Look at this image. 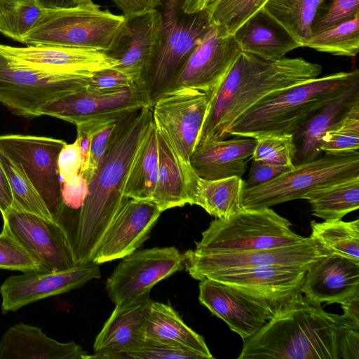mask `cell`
I'll return each mask as SVG.
<instances>
[{"instance_id":"cell-1","label":"cell","mask_w":359,"mask_h":359,"mask_svg":"<svg viewBox=\"0 0 359 359\" xmlns=\"http://www.w3.org/2000/svg\"><path fill=\"white\" fill-rule=\"evenodd\" d=\"M322 67L302 57L266 60L241 52L228 73L208 97V105L195 149L228 136L233 122L263 98L316 79Z\"/></svg>"},{"instance_id":"cell-2","label":"cell","mask_w":359,"mask_h":359,"mask_svg":"<svg viewBox=\"0 0 359 359\" xmlns=\"http://www.w3.org/2000/svg\"><path fill=\"white\" fill-rule=\"evenodd\" d=\"M151 120L149 107L126 116L88 182V194L81 212L77 264L93 261L100 241L126 198L123 191L128 174Z\"/></svg>"},{"instance_id":"cell-3","label":"cell","mask_w":359,"mask_h":359,"mask_svg":"<svg viewBox=\"0 0 359 359\" xmlns=\"http://www.w3.org/2000/svg\"><path fill=\"white\" fill-rule=\"evenodd\" d=\"M238 359H340L334 313L302 295L243 340Z\"/></svg>"},{"instance_id":"cell-4","label":"cell","mask_w":359,"mask_h":359,"mask_svg":"<svg viewBox=\"0 0 359 359\" xmlns=\"http://www.w3.org/2000/svg\"><path fill=\"white\" fill-rule=\"evenodd\" d=\"M359 81V70L341 72L277 91L257 102L231 125L228 135H294L331 100Z\"/></svg>"},{"instance_id":"cell-5","label":"cell","mask_w":359,"mask_h":359,"mask_svg":"<svg viewBox=\"0 0 359 359\" xmlns=\"http://www.w3.org/2000/svg\"><path fill=\"white\" fill-rule=\"evenodd\" d=\"M291 223L270 208L245 209L217 218L196 243L198 253L238 252L293 245L307 239L294 233Z\"/></svg>"},{"instance_id":"cell-6","label":"cell","mask_w":359,"mask_h":359,"mask_svg":"<svg viewBox=\"0 0 359 359\" xmlns=\"http://www.w3.org/2000/svg\"><path fill=\"white\" fill-rule=\"evenodd\" d=\"M359 176V152L325 154L294 165L261 185L243 189L245 209H261L296 199L310 192Z\"/></svg>"},{"instance_id":"cell-7","label":"cell","mask_w":359,"mask_h":359,"mask_svg":"<svg viewBox=\"0 0 359 359\" xmlns=\"http://www.w3.org/2000/svg\"><path fill=\"white\" fill-rule=\"evenodd\" d=\"M124 21L123 15L101 10L95 4L69 9L46 10L23 39L22 43L86 48L106 53Z\"/></svg>"},{"instance_id":"cell-8","label":"cell","mask_w":359,"mask_h":359,"mask_svg":"<svg viewBox=\"0 0 359 359\" xmlns=\"http://www.w3.org/2000/svg\"><path fill=\"white\" fill-rule=\"evenodd\" d=\"M212 24L208 9L180 14L162 36L143 74L144 90L149 107L167 92L187 60L203 40Z\"/></svg>"},{"instance_id":"cell-9","label":"cell","mask_w":359,"mask_h":359,"mask_svg":"<svg viewBox=\"0 0 359 359\" xmlns=\"http://www.w3.org/2000/svg\"><path fill=\"white\" fill-rule=\"evenodd\" d=\"M91 76L48 74L11 61L0 53V103L25 118L57 97L83 89Z\"/></svg>"},{"instance_id":"cell-10","label":"cell","mask_w":359,"mask_h":359,"mask_svg":"<svg viewBox=\"0 0 359 359\" xmlns=\"http://www.w3.org/2000/svg\"><path fill=\"white\" fill-rule=\"evenodd\" d=\"M330 252L311 237L300 243L279 248L221 253L183 254L184 267L194 279L202 280L214 274L236 269L285 266L309 269Z\"/></svg>"},{"instance_id":"cell-11","label":"cell","mask_w":359,"mask_h":359,"mask_svg":"<svg viewBox=\"0 0 359 359\" xmlns=\"http://www.w3.org/2000/svg\"><path fill=\"white\" fill-rule=\"evenodd\" d=\"M208 105L204 92L180 88L163 94L151 107L152 119L181 162L191 166Z\"/></svg>"},{"instance_id":"cell-12","label":"cell","mask_w":359,"mask_h":359,"mask_svg":"<svg viewBox=\"0 0 359 359\" xmlns=\"http://www.w3.org/2000/svg\"><path fill=\"white\" fill-rule=\"evenodd\" d=\"M66 143L48 137L0 135V151L22 170L45 203L52 220L61 202L57 161Z\"/></svg>"},{"instance_id":"cell-13","label":"cell","mask_w":359,"mask_h":359,"mask_svg":"<svg viewBox=\"0 0 359 359\" xmlns=\"http://www.w3.org/2000/svg\"><path fill=\"white\" fill-rule=\"evenodd\" d=\"M307 269L268 266L220 272L207 278L231 286L251 297L276 318L303 295Z\"/></svg>"},{"instance_id":"cell-14","label":"cell","mask_w":359,"mask_h":359,"mask_svg":"<svg viewBox=\"0 0 359 359\" xmlns=\"http://www.w3.org/2000/svg\"><path fill=\"white\" fill-rule=\"evenodd\" d=\"M183 268V255L174 247L136 250L122 258L106 290L115 306L125 304Z\"/></svg>"},{"instance_id":"cell-15","label":"cell","mask_w":359,"mask_h":359,"mask_svg":"<svg viewBox=\"0 0 359 359\" xmlns=\"http://www.w3.org/2000/svg\"><path fill=\"white\" fill-rule=\"evenodd\" d=\"M4 224L44 271H60L77 265L62 229L49 219L11 207L1 214Z\"/></svg>"},{"instance_id":"cell-16","label":"cell","mask_w":359,"mask_h":359,"mask_svg":"<svg viewBox=\"0 0 359 359\" xmlns=\"http://www.w3.org/2000/svg\"><path fill=\"white\" fill-rule=\"evenodd\" d=\"M241 52L232 34L212 25L177 73L168 90L190 88L204 92L209 97Z\"/></svg>"},{"instance_id":"cell-17","label":"cell","mask_w":359,"mask_h":359,"mask_svg":"<svg viewBox=\"0 0 359 359\" xmlns=\"http://www.w3.org/2000/svg\"><path fill=\"white\" fill-rule=\"evenodd\" d=\"M100 278V267L93 262L65 271H30L11 276L0 287L2 313L16 311L25 305L69 292Z\"/></svg>"},{"instance_id":"cell-18","label":"cell","mask_w":359,"mask_h":359,"mask_svg":"<svg viewBox=\"0 0 359 359\" xmlns=\"http://www.w3.org/2000/svg\"><path fill=\"white\" fill-rule=\"evenodd\" d=\"M162 212L152 200L125 198L100 241L92 262L100 264L136 251L149 238Z\"/></svg>"},{"instance_id":"cell-19","label":"cell","mask_w":359,"mask_h":359,"mask_svg":"<svg viewBox=\"0 0 359 359\" xmlns=\"http://www.w3.org/2000/svg\"><path fill=\"white\" fill-rule=\"evenodd\" d=\"M144 107L149 105L144 90L139 86L112 93H90L84 88L50 100L38 114L76 126L97 118L126 116Z\"/></svg>"},{"instance_id":"cell-20","label":"cell","mask_w":359,"mask_h":359,"mask_svg":"<svg viewBox=\"0 0 359 359\" xmlns=\"http://www.w3.org/2000/svg\"><path fill=\"white\" fill-rule=\"evenodd\" d=\"M0 53L20 65L48 74L92 76L116 67V60L92 48L35 45L14 47L0 43Z\"/></svg>"},{"instance_id":"cell-21","label":"cell","mask_w":359,"mask_h":359,"mask_svg":"<svg viewBox=\"0 0 359 359\" xmlns=\"http://www.w3.org/2000/svg\"><path fill=\"white\" fill-rule=\"evenodd\" d=\"M162 32L163 15L156 9L125 18L111 48L105 53L117 62L115 69L143 90V74L159 45Z\"/></svg>"},{"instance_id":"cell-22","label":"cell","mask_w":359,"mask_h":359,"mask_svg":"<svg viewBox=\"0 0 359 359\" xmlns=\"http://www.w3.org/2000/svg\"><path fill=\"white\" fill-rule=\"evenodd\" d=\"M198 300L224 321L243 340L259 331L273 316L248 294L222 283L205 278L199 283Z\"/></svg>"},{"instance_id":"cell-23","label":"cell","mask_w":359,"mask_h":359,"mask_svg":"<svg viewBox=\"0 0 359 359\" xmlns=\"http://www.w3.org/2000/svg\"><path fill=\"white\" fill-rule=\"evenodd\" d=\"M151 302L147 292L125 304L115 306L96 337L91 358L108 359L114 353L141 346L146 339L144 327Z\"/></svg>"},{"instance_id":"cell-24","label":"cell","mask_w":359,"mask_h":359,"mask_svg":"<svg viewBox=\"0 0 359 359\" xmlns=\"http://www.w3.org/2000/svg\"><path fill=\"white\" fill-rule=\"evenodd\" d=\"M301 290L318 303L341 304L359 291V262L330 253L307 270Z\"/></svg>"},{"instance_id":"cell-25","label":"cell","mask_w":359,"mask_h":359,"mask_svg":"<svg viewBox=\"0 0 359 359\" xmlns=\"http://www.w3.org/2000/svg\"><path fill=\"white\" fill-rule=\"evenodd\" d=\"M88 358L91 355L75 342H59L41 328L22 323L8 327L0 339V359Z\"/></svg>"},{"instance_id":"cell-26","label":"cell","mask_w":359,"mask_h":359,"mask_svg":"<svg viewBox=\"0 0 359 359\" xmlns=\"http://www.w3.org/2000/svg\"><path fill=\"white\" fill-rule=\"evenodd\" d=\"M158 167L151 200L162 212L189 203L194 205L198 177L190 166L183 164L158 131Z\"/></svg>"},{"instance_id":"cell-27","label":"cell","mask_w":359,"mask_h":359,"mask_svg":"<svg viewBox=\"0 0 359 359\" xmlns=\"http://www.w3.org/2000/svg\"><path fill=\"white\" fill-rule=\"evenodd\" d=\"M255 145L250 137L215 142L195 149L190 165L198 177L206 180L242 177Z\"/></svg>"},{"instance_id":"cell-28","label":"cell","mask_w":359,"mask_h":359,"mask_svg":"<svg viewBox=\"0 0 359 359\" xmlns=\"http://www.w3.org/2000/svg\"><path fill=\"white\" fill-rule=\"evenodd\" d=\"M240 50L266 60L285 57L299 43L262 8L232 34Z\"/></svg>"},{"instance_id":"cell-29","label":"cell","mask_w":359,"mask_h":359,"mask_svg":"<svg viewBox=\"0 0 359 359\" xmlns=\"http://www.w3.org/2000/svg\"><path fill=\"white\" fill-rule=\"evenodd\" d=\"M358 103L359 81L350 86L313 116L294 135V140H299L294 165L320 157L323 152L321 144L323 135Z\"/></svg>"},{"instance_id":"cell-30","label":"cell","mask_w":359,"mask_h":359,"mask_svg":"<svg viewBox=\"0 0 359 359\" xmlns=\"http://www.w3.org/2000/svg\"><path fill=\"white\" fill-rule=\"evenodd\" d=\"M146 339L179 346L213 358L202 336L194 332L168 304L151 302L144 327Z\"/></svg>"},{"instance_id":"cell-31","label":"cell","mask_w":359,"mask_h":359,"mask_svg":"<svg viewBox=\"0 0 359 359\" xmlns=\"http://www.w3.org/2000/svg\"><path fill=\"white\" fill-rule=\"evenodd\" d=\"M158 167V132L152 119L142 135L132 161L124 187V196L151 200Z\"/></svg>"},{"instance_id":"cell-32","label":"cell","mask_w":359,"mask_h":359,"mask_svg":"<svg viewBox=\"0 0 359 359\" xmlns=\"http://www.w3.org/2000/svg\"><path fill=\"white\" fill-rule=\"evenodd\" d=\"M245 182L242 177L216 180L198 178L194 205L203 208L216 218H227L242 210Z\"/></svg>"},{"instance_id":"cell-33","label":"cell","mask_w":359,"mask_h":359,"mask_svg":"<svg viewBox=\"0 0 359 359\" xmlns=\"http://www.w3.org/2000/svg\"><path fill=\"white\" fill-rule=\"evenodd\" d=\"M323 0H267L262 9L304 47Z\"/></svg>"},{"instance_id":"cell-34","label":"cell","mask_w":359,"mask_h":359,"mask_svg":"<svg viewBox=\"0 0 359 359\" xmlns=\"http://www.w3.org/2000/svg\"><path fill=\"white\" fill-rule=\"evenodd\" d=\"M304 199L314 216L325 221L341 219L359 208V176L316 189Z\"/></svg>"},{"instance_id":"cell-35","label":"cell","mask_w":359,"mask_h":359,"mask_svg":"<svg viewBox=\"0 0 359 359\" xmlns=\"http://www.w3.org/2000/svg\"><path fill=\"white\" fill-rule=\"evenodd\" d=\"M310 237L330 253L359 262V219L311 222Z\"/></svg>"},{"instance_id":"cell-36","label":"cell","mask_w":359,"mask_h":359,"mask_svg":"<svg viewBox=\"0 0 359 359\" xmlns=\"http://www.w3.org/2000/svg\"><path fill=\"white\" fill-rule=\"evenodd\" d=\"M46 10L36 0H0V33L22 43Z\"/></svg>"},{"instance_id":"cell-37","label":"cell","mask_w":359,"mask_h":359,"mask_svg":"<svg viewBox=\"0 0 359 359\" xmlns=\"http://www.w3.org/2000/svg\"><path fill=\"white\" fill-rule=\"evenodd\" d=\"M0 163L6 176L12 194L11 207L52 219L45 203L22 170L1 151Z\"/></svg>"},{"instance_id":"cell-38","label":"cell","mask_w":359,"mask_h":359,"mask_svg":"<svg viewBox=\"0 0 359 359\" xmlns=\"http://www.w3.org/2000/svg\"><path fill=\"white\" fill-rule=\"evenodd\" d=\"M304 47L335 55L356 56L359 50V16L313 35Z\"/></svg>"},{"instance_id":"cell-39","label":"cell","mask_w":359,"mask_h":359,"mask_svg":"<svg viewBox=\"0 0 359 359\" xmlns=\"http://www.w3.org/2000/svg\"><path fill=\"white\" fill-rule=\"evenodd\" d=\"M256 145L252 159L273 165L294 168L297 145L292 134L261 135L254 137Z\"/></svg>"},{"instance_id":"cell-40","label":"cell","mask_w":359,"mask_h":359,"mask_svg":"<svg viewBox=\"0 0 359 359\" xmlns=\"http://www.w3.org/2000/svg\"><path fill=\"white\" fill-rule=\"evenodd\" d=\"M267 0H216L208 8L212 25L233 34L250 17L263 7Z\"/></svg>"},{"instance_id":"cell-41","label":"cell","mask_w":359,"mask_h":359,"mask_svg":"<svg viewBox=\"0 0 359 359\" xmlns=\"http://www.w3.org/2000/svg\"><path fill=\"white\" fill-rule=\"evenodd\" d=\"M359 149V103L329 130L322 138L325 154H346Z\"/></svg>"},{"instance_id":"cell-42","label":"cell","mask_w":359,"mask_h":359,"mask_svg":"<svg viewBox=\"0 0 359 359\" xmlns=\"http://www.w3.org/2000/svg\"><path fill=\"white\" fill-rule=\"evenodd\" d=\"M0 269L23 273L44 271L4 225L0 233Z\"/></svg>"},{"instance_id":"cell-43","label":"cell","mask_w":359,"mask_h":359,"mask_svg":"<svg viewBox=\"0 0 359 359\" xmlns=\"http://www.w3.org/2000/svg\"><path fill=\"white\" fill-rule=\"evenodd\" d=\"M201 354L185 348L158 341L145 339L139 348L114 353L108 359H199Z\"/></svg>"},{"instance_id":"cell-44","label":"cell","mask_w":359,"mask_h":359,"mask_svg":"<svg viewBox=\"0 0 359 359\" xmlns=\"http://www.w3.org/2000/svg\"><path fill=\"white\" fill-rule=\"evenodd\" d=\"M357 16L359 0H323L312 25V34H320Z\"/></svg>"},{"instance_id":"cell-45","label":"cell","mask_w":359,"mask_h":359,"mask_svg":"<svg viewBox=\"0 0 359 359\" xmlns=\"http://www.w3.org/2000/svg\"><path fill=\"white\" fill-rule=\"evenodd\" d=\"M133 86H139L126 74L111 67L94 72L86 86V90L95 93H112Z\"/></svg>"},{"instance_id":"cell-46","label":"cell","mask_w":359,"mask_h":359,"mask_svg":"<svg viewBox=\"0 0 359 359\" xmlns=\"http://www.w3.org/2000/svg\"><path fill=\"white\" fill-rule=\"evenodd\" d=\"M127 116L119 117L111 121L94 134L90 143L89 158L86 168L80 174L87 182L90 181L94 174L109 142L116 133L121 121Z\"/></svg>"},{"instance_id":"cell-47","label":"cell","mask_w":359,"mask_h":359,"mask_svg":"<svg viewBox=\"0 0 359 359\" xmlns=\"http://www.w3.org/2000/svg\"><path fill=\"white\" fill-rule=\"evenodd\" d=\"M340 359H359V323L335 314Z\"/></svg>"},{"instance_id":"cell-48","label":"cell","mask_w":359,"mask_h":359,"mask_svg":"<svg viewBox=\"0 0 359 359\" xmlns=\"http://www.w3.org/2000/svg\"><path fill=\"white\" fill-rule=\"evenodd\" d=\"M61 182L67 181L80 173L82 166L81 149L76 140L72 144L66 143L61 149L57 161Z\"/></svg>"},{"instance_id":"cell-49","label":"cell","mask_w":359,"mask_h":359,"mask_svg":"<svg viewBox=\"0 0 359 359\" xmlns=\"http://www.w3.org/2000/svg\"><path fill=\"white\" fill-rule=\"evenodd\" d=\"M290 169L252 160L245 189L266 183Z\"/></svg>"},{"instance_id":"cell-50","label":"cell","mask_w":359,"mask_h":359,"mask_svg":"<svg viewBox=\"0 0 359 359\" xmlns=\"http://www.w3.org/2000/svg\"><path fill=\"white\" fill-rule=\"evenodd\" d=\"M125 18L139 15L161 6V0H111Z\"/></svg>"},{"instance_id":"cell-51","label":"cell","mask_w":359,"mask_h":359,"mask_svg":"<svg viewBox=\"0 0 359 359\" xmlns=\"http://www.w3.org/2000/svg\"><path fill=\"white\" fill-rule=\"evenodd\" d=\"M187 0H161L164 10L163 15V27L170 25L183 11V6Z\"/></svg>"},{"instance_id":"cell-52","label":"cell","mask_w":359,"mask_h":359,"mask_svg":"<svg viewBox=\"0 0 359 359\" xmlns=\"http://www.w3.org/2000/svg\"><path fill=\"white\" fill-rule=\"evenodd\" d=\"M46 10L69 9L87 6L93 3L92 0H36Z\"/></svg>"},{"instance_id":"cell-53","label":"cell","mask_w":359,"mask_h":359,"mask_svg":"<svg viewBox=\"0 0 359 359\" xmlns=\"http://www.w3.org/2000/svg\"><path fill=\"white\" fill-rule=\"evenodd\" d=\"M13 203V196L11 189L0 163V212L1 214L10 208Z\"/></svg>"},{"instance_id":"cell-54","label":"cell","mask_w":359,"mask_h":359,"mask_svg":"<svg viewBox=\"0 0 359 359\" xmlns=\"http://www.w3.org/2000/svg\"><path fill=\"white\" fill-rule=\"evenodd\" d=\"M343 315L359 323V291L341 304Z\"/></svg>"},{"instance_id":"cell-55","label":"cell","mask_w":359,"mask_h":359,"mask_svg":"<svg viewBox=\"0 0 359 359\" xmlns=\"http://www.w3.org/2000/svg\"><path fill=\"white\" fill-rule=\"evenodd\" d=\"M216 0H187L183 6L184 13H194L209 8Z\"/></svg>"}]
</instances>
